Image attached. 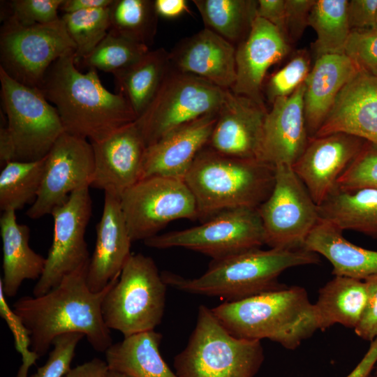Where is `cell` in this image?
Listing matches in <instances>:
<instances>
[{
	"label": "cell",
	"mask_w": 377,
	"mask_h": 377,
	"mask_svg": "<svg viewBox=\"0 0 377 377\" xmlns=\"http://www.w3.org/2000/svg\"><path fill=\"white\" fill-rule=\"evenodd\" d=\"M96 230L95 248L87 272V286L94 293L103 290L120 275L132 254L133 242L119 198L104 194L103 213Z\"/></svg>",
	"instance_id": "cell-24"
},
{
	"label": "cell",
	"mask_w": 377,
	"mask_h": 377,
	"mask_svg": "<svg viewBox=\"0 0 377 377\" xmlns=\"http://www.w3.org/2000/svg\"><path fill=\"white\" fill-rule=\"evenodd\" d=\"M0 68L11 78L37 87L58 58L75 46L60 19L54 22L22 25L10 17L1 20Z\"/></svg>",
	"instance_id": "cell-10"
},
{
	"label": "cell",
	"mask_w": 377,
	"mask_h": 377,
	"mask_svg": "<svg viewBox=\"0 0 377 377\" xmlns=\"http://www.w3.org/2000/svg\"><path fill=\"white\" fill-rule=\"evenodd\" d=\"M305 84L272 103L265 119L259 160L274 165L293 166L309 141L304 114Z\"/></svg>",
	"instance_id": "cell-20"
},
{
	"label": "cell",
	"mask_w": 377,
	"mask_h": 377,
	"mask_svg": "<svg viewBox=\"0 0 377 377\" xmlns=\"http://www.w3.org/2000/svg\"><path fill=\"white\" fill-rule=\"evenodd\" d=\"M119 201L132 242L157 235L175 220L198 219L195 198L184 180L143 178L127 189Z\"/></svg>",
	"instance_id": "cell-13"
},
{
	"label": "cell",
	"mask_w": 377,
	"mask_h": 377,
	"mask_svg": "<svg viewBox=\"0 0 377 377\" xmlns=\"http://www.w3.org/2000/svg\"><path fill=\"white\" fill-rule=\"evenodd\" d=\"M375 28H377V16H376V27Z\"/></svg>",
	"instance_id": "cell-54"
},
{
	"label": "cell",
	"mask_w": 377,
	"mask_h": 377,
	"mask_svg": "<svg viewBox=\"0 0 377 377\" xmlns=\"http://www.w3.org/2000/svg\"><path fill=\"white\" fill-rule=\"evenodd\" d=\"M319 262V255L305 249L258 248L212 260L207 271L197 278L168 272L161 276L167 286L178 290L232 302L279 289L286 286L279 282L284 271Z\"/></svg>",
	"instance_id": "cell-3"
},
{
	"label": "cell",
	"mask_w": 377,
	"mask_h": 377,
	"mask_svg": "<svg viewBox=\"0 0 377 377\" xmlns=\"http://www.w3.org/2000/svg\"><path fill=\"white\" fill-rule=\"evenodd\" d=\"M109 372L106 361L95 357L71 368L64 377H108Z\"/></svg>",
	"instance_id": "cell-47"
},
{
	"label": "cell",
	"mask_w": 377,
	"mask_h": 377,
	"mask_svg": "<svg viewBox=\"0 0 377 377\" xmlns=\"http://www.w3.org/2000/svg\"><path fill=\"white\" fill-rule=\"evenodd\" d=\"M1 98L15 149L14 161L46 156L65 132L57 109L37 87L24 85L0 68Z\"/></svg>",
	"instance_id": "cell-9"
},
{
	"label": "cell",
	"mask_w": 377,
	"mask_h": 377,
	"mask_svg": "<svg viewBox=\"0 0 377 377\" xmlns=\"http://www.w3.org/2000/svg\"><path fill=\"white\" fill-rule=\"evenodd\" d=\"M91 212L89 187L75 191L52 212V243L43 272L33 289V296L47 293L65 276L89 264L90 257L84 235Z\"/></svg>",
	"instance_id": "cell-14"
},
{
	"label": "cell",
	"mask_w": 377,
	"mask_h": 377,
	"mask_svg": "<svg viewBox=\"0 0 377 377\" xmlns=\"http://www.w3.org/2000/svg\"><path fill=\"white\" fill-rule=\"evenodd\" d=\"M84 337L81 333L72 332L55 338L47 361L31 377H64L71 369L77 344Z\"/></svg>",
	"instance_id": "cell-41"
},
{
	"label": "cell",
	"mask_w": 377,
	"mask_h": 377,
	"mask_svg": "<svg viewBox=\"0 0 377 377\" xmlns=\"http://www.w3.org/2000/svg\"><path fill=\"white\" fill-rule=\"evenodd\" d=\"M91 144L94 156L91 186L120 199L142 177L147 146L142 135L133 122Z\"/></svg>",
	"instance_id": "cell-17"
},
{
	"label": "cell",
	"mask_w": 377,
	"mask_h": 377,
	"mask_svg": "<svg viewBox=\"0 0 377 377\" xmlns=\"http://www.w3.org/2000/svg\"><path fill=\"white\" fill-rule=\"evenodd\" d=\"M366 142L343 133L309 138L293 168L318 206L336 189L339 177Z\"/></svg>",
	"instance_id": "cell-16"
},
{
	"label": "cell",
	"mask_w": 377,
	"mask_h": 377,
	"mask_svg": "<svg viewBox=\"0 0 377 377\" xmlns=\"http://www.w3.org/2000/svg\"><path fill=\"white\" fill-rule=\"evenodd\" d=\"M342 232L320 219L308 235L304 249L327 259L332 265L334 276L364 280L377 275V251L350 242Z\"/></svg>",
	"instance_id": "cell-27"
},
{
	"label": "cell",
	"mask_w": 377,
	"mask_h": 377,
	"mask_svg": "<svg viewBox=\"0 0 377 377\" xmlns=\"http://www.w3.org/2000/svg\"><path fill=\"white\" fill-rule=\"evenodd\" d=\"M108 377H129L126 375L110 371Z\"/></svg>",
	"instance_id": "cell-52"
},
{
	"label": "cell",
	"mask_w": 377,
	"mask_h": 377,
	"mask_svg": "<svg viewBox=\"0 0 377 377\" xmlns=\"http://www.w3.org/2000/svg\"><path fill=\"white\" fill-rule=\"evenodd\" d=\"M236 47L204 28L179 41L169 52L171 67L231 89L236 80Z\"/></svg>",
	"instance_id": "cell-22"
},
{
	"label": "cell",
	"mask_w": 377,
	"mask_h": 377,
	"mask_svg": "<svg viewBox=\"0 0 377 377\" xmlns=\"http://www.w3.org/2000/svg\"><path fill=\"white\" fill-rule=\"evenodd\" d=\"M348 0H315L309 26L316 34L312 47L316 57L329 54H344L350 34L347 15Z\"/></svg>",
	"instance_id": "cell-33"
},
{
	"label": "cell",
	"mask_w": 377,
	"mask_h": 377,
	"mask_svg": "<svg viewBox=\"0 0 377 377\" xmlns=\"http://www.w3.org/2000/svg\"><path fill=\"white\" fill-rule=\"evenodd\" d=\"M76 60L74 50L58 58L38 87L57 109L65 132L98 142L134 122L136 114L125 96L108 91L96 70L81 73Z\"/></svg>",
	"instance_id": "cell-2"
},
{
	"label": "cell",
	"mask_w": 377,
	"mask_h": 377,
	"mask_svg": "<svg viewBox=\"0 0 377 377\" xmlns=\"http://www.w3.org/2000/svg\"><path fill=\"white\" fill-rule=\"evenodd\" d=\"M360 70L345 54L316 58L304 84V114L309 138L315 136L340 91Z\"/></svg>",
	"instance_id": "cell-25"
},
{
	"label": "cell",
	"mask_w": 377,
	"mask_h": 377,
	"mask_svg": "<svg viewBox=\"0 0 377 377\" xmlns=\"http://www.w3.org/2000/svg\"><path fill=\"white\" fill-rule=\"evenodd\" d=\"M374 377H377V375L375 374V376Z\"/></svg>",
	"instance_id": "cell-55"
},
{
	"label": "cell",
	"mask_w": 377,
	"mask_h": 377,
	"mask_svg": "<svg viewBox=\"0 0 377 377\" xmlns=\"http://www.w3.org/2000/svg\"><path fill=\"white\" fill-rule=\"evenodd\" d=\"M315 0H286V31L288 40H299L309 26Z\"/></svg>",
	"instance_id": "cell-44"
},
{
	"label": "cell",
	"mask_w": 377,
	"mask_h": 377,
	"mask_svg": "<svg viewBox=\"0 0 377 377\" xmlns=\"http://www.w3.org/2000/svg\"><path fill=\"white\" fill-rule=\"evenodd\" d=\"M228 90L170 65L152 101L134 123L148 147L179 127L219 112Z\"/></svg>",
	"instance_id": "cell-8"
},
{
	"label": "cell",
	"mask_w": 377,
	"mask_h": 377,
	"mask_svg": "<svg viewBox=\"0 0 377 377\" xmlns=\"http://www.w3.org/2000/svg\"><path fill=\"white\" fill-rule=\"evenodd\" d=\"M374 369H375V374L377 375V363H376Z\"/></svg>",
	"instance_id": "cell-53"
},
{
	"label": "cell",
	"mask_w": 377,
	"mask_h": 377,
	"mask_svg": "<svg viewBox=\"0 0 377 377\" xmlns=\"http://www.w3.org/2000/svg\"><path fill=\"white\" fill-rule=\"evenodd\" d=\"M377 363V338L370 346L353 370L346 377H369Z\"/></svg>",
	"instance_id": "cell-48"
},
{
	"label": "cell",
	"mask_w": 377,
	"mask_h": 377,
	"mask_svg": "<svg viewBox=\"0 0 377 377\" xmlns=\"http://www.w3.org/2000/svg\"><path fill=\"white\" fill-rule=\"evenodd\" d=\"M275 179L268 198L257 208L270 248L304 249L320 218L318 205L293 166L275 167Z\"/></svg>",
	"instance_id": "cell-12"
},
{
	"label": "cell",
	"mask_w": 377,
	"mask_h": 377,
	"mask_svg": "<svg viewBox=\"0 0 377 377\" xmlns=\"http://www.w3.org/2000/svg\"><path fill=\"white\" fill-rule=\"evenodd\" d=\"M110 7L64 13L61 16L75 44L77 59L89 55L107 35L110 29Z\"/></svg>",
	"instance_id": "cell-37"
},
{
	"label": "cell",
	"mask_w": 377,
	"mask_h": 377,
	"mask_svg": "<svg viewBox=\"0 0 377 377\" xmlns=\"http://www.w3.org/2000/svg\"><path fill=\"white\" fill-rule=\"evenodd\" d=\"M154 6L158 17L175 18L188 10L186 0H154Z\"/></svg>",
	"instance_id": "cell-49"
},
{
	"label": "cell",
	"mask_w": 377,
	"mask_h": 377,
	"mask_svg": "<svg viewBox=\"0 0 377 377\" xmlns=\"http://www.w3.org/2000/svg\"><path fill=\"white\" fill-rule=\"evenodd\" d=\"M275 169L261 160L226 156L206 146L184 179L195 198L198 219L205 221L231 209H257L272 191Z\"/></svg>",
	"instance_id": "cell-5"
},
{
	"label": "cell",
	"mask_w": 377,
	"mask_h": 377,
	"mask_svg": "<svg viewBox=\"0 0 377 377\" xmlns=\"http://www.w3.org/2000/svg\"><path fill=\"white\" fill-rule=\"evenodd\" d=\"M64 0H12L3 1L1 20L10 17L18 23L31 26L54 22L60 19L58 10Z\"/></svg>",
	"instance_id": "cell-39"
},
{
	"label": "cell",
	"mask_w": 377,
	"mask_h": 377,
	"mask_svg": "<svg viewBox=\"0 0 377 377\" xmlns=\"http://www.w3.org/2000/svg\"><path fill=\"white\" fill-rule=\"evenodd\" d=\"M320 218L339 230L377 239V188L336 189L318 206Z\"/></svg>",
	"instance_id": "cell-30"
},
{
	"label": "cell",
	"mask_w": 377,
	"mask_h": 377,
	"mask_svg": "<svg viewBox=\"0 0 377 377\" xmlns=\"http://www.w3.org/2000/svg\"><path fill=\"white\" fill-rule=\"evenodd\" d=\"M167 286L151 257L132 253L103 300L106 326L124 337L154 330L163 316Z\"/></svg>",
	"instance_id": "cell-7"
},
{
	"label": "cell",
	"mask_w": 377,
	"mask_h": 377,
	"mask_svg": "<svg viewBox=\"0 0 377 377\" xmlns=\"http://www.w3.org/2000/svg\"><path fill=\"white\" fill-rule=\"evenodd\" d=\"M114 0H64L59 10L64 13L110 7Z\"/></svg>",
	"instance_id": "cell-51"
},
{
	"label": "cell",
	"mask_w": 377,
	"mask_h": 377,
	"mask_svg": "<svg viewBox=\"0 0 377 377\" xmlns=\"http://www.w3.org/2000/svg\"><path fill=\"white\" fill-rule=\"evenodd\" d=\"M162 338L160 332L151 330L112 343L105 352L109 370L129 377H179L161 355Z\"/></svg>",
	"instance_id": "cell-28"
},
{
	"label": "cell",
	"mask_w": 377,
	"mask_h": 377,
	"mask_svg": "<svg viewBox=\"0 0 377 377\" xmlns=\"http://www.w3.org/2000/svg\"><path fill=\"white\" fill-rule=\"evenodd\" d=\"M344 54L361 71L377 76V28L351 30Z\"/></svg>",
	"instance_id": "cell-42"
},
{
	"label": "cell",
	"mask_w": 377,
	"mask_h": 377,
	"mask_svg": "<svg viewBox=\"0 0 377 377\" xmlns=\"http://www.w3.org/2000/svg\"><path fill=\"white\" fill-rule=\"evenodd\" d=\"M88 265L65 276L47 293L24 296L13 304V313L23 327L31 353L37 359L47 354L55 338L67 333L84 334L98 353H105L113 343L101 306L119 276L103 290L92 292L87 283Z\"/></svg>",
	"instance_id": "cell-1"
},
{
	"label": "cell",
	"mask_w": 377,
	"mask_h": 377,
	"mask_svg": "<svg viewBox=\"0 0 377 377\" xmlns=\"http://www.w3.org/2000/svg\"><path fill=\"white\" fill-rule=\"evenodd\" d=\"M205 28L238 45L249 34L256 17L257 1L193 0Z\"/></svg>",
	"instance_id": "cell-32"
},
{
	"label": "cell",
	"mask_w": 377,
	"mask_h": 377,
	"mask_svg": "<svg viewBox=\"0 0 377 377\" xmlns=\"http://www.w3.org/2000/svg\"><path fill=\"white\" fill-rule=\"evenodd\" d=\"M212 311L233 336L248 340L267 339L295 350L318 330L306 290L286 286L232 302Z\"/></svg>",
	"instance_id": "cell-4"
},
{
	"label": "cell",
	"mask_w": 377,
	"mask_h": 377,
	"mask_svg": "<svg viewBox=\"0 0 377 377\" xmlns=\"http://www.w3.org/2000/svg\"><path fill=\"white\" fill-rule=\"evenodd\" d=\"M151 248L182 247L220 259L265 244L263 226L257 209H227L200 225L154 236L144 241Z\"/></svg>",
	"instance_id": "cell-11"
},
{
	"label": "cell",
	"mask_w": 377,
	"mask_h": 377,
	"mask_svg": "<svg viewBox=\"0 0 377 377\" xmlns=\"http://www.w3.org/2000/svg\"><path fill=\"white\" fill-rule=\"evenodd\" d=\"M170 68L169 52L158 48L113 75L118 93L128 100L137 118L152 101Z\"/></svg>",
	"instance_id": "cell-31"
},
{
	"label": "cell",
	"mask_w": 377,
	"mask_h": 377,
	"mask_svg": "<svg viewBox=\"0 0 377 377\" xmlns=\"http://www.w3.org/2000/svg\"><path fill=\"white\" fill-rule=\"evenodd\" d=\"M347 15L350 30L375 28L377 0L348 1Z\"/></svg>",
	"instance_id": "cell-45"
},
{
	"label": "cell",
	"mask_w": 377,
	"mask_h": 377,
	"mask_svg": "<svg viewBox=\"0 0 377 377\" xmlns=\"http://www.w3.org/2000/svg\"><path fill=\"white\" fill-rule=\"evenodd\" d=\"M217 117L218 112L205 115L147 147L142 179L157 176L184 181L195 158L207 145Z\"/></svg>",
	"instance_id": "cell-21"
},
{
	"label": "cell",
	"mask_w": 377,
	"mask_h": 377,
	"mask_svg": "<svg viewBox=\"0 0 377 377\" xmlns=\"http://www.w3.org/2000/svg\"><path fill=\"white\" fill-rule=\"evenodd\" d=\"M15 212H3L0 218L3 252L0 287L7 297H15L24 281L38 280L46 262V258L29 246L30 229L17 223Z\"/></svg>",
	"instance_id": "cell-26"
},
{
	"label": "cell",
	"mask_w": 377,
	"mask_h": 377,
	"mask_svg": "<svg viewBox=\"0 0 377 377\" xmlns=\"http://www.w3.org/2000/svg\"><path fill=\"white\" fill-rule=\"evenodd\" d=\"M364 280L334 276L319 289L313 304L318 329L322 331L336 324L355 329L367 301Z\"/></svg>",
	"instance_id": "cell-29"
},
{
	"label": "cell",
	"mask_w": 377,
	"mask_h": 377,
	"mask_svg": "<svg viewBox=\"0 0 377 377\" xmlns=\"http://www.w3.org/2000/svg\"><path fill=\"white\" fill-rule=\"evenodd\" d=\"M364 187L377 188V146L368 142L337 185V188L346 191Z\"/></svg>",
	"instance_id": "cell-40"
},
{
	"label": "cell",
	"mask_w": 377,
	"mask_h": 377,
	"mask_svg": "<svg viewBox=\"0 0 377 377\" xmlns=\"http://www.w3.org/2000/svg\"><path fill=\"white\" fill-rule=\"evenodd\" d=\"M0 126V164L3 167L6 163L15 159V149L12 138L8 132L6 119L1 111Z\"/></svg>",
	"instance_id": "cell-50"
},
{
	"label": "cell",
	"mask_w": 377,
	"mask_h": 377,
	"mask_svg": "<svg viewBox=\"0 0 377 377\" xmlns=\"http://www.w3.org/2000/svg\"><path fill=\"white\" fill-rule=\"evenodd\" d=\"M45 157L35 161H12L0 173V209H21L34 202L39 192Z\"/></svg>",
	"instance_id": "cell-34"
},
{
	"label": "cell",
	"mask_w": 377,
	"mask_h": 377,
	"mask_svg": "<svg viewBox=\"0 0 377 377\" xmlns=\"http://www.w3.org/2000/svg\"><path fill=\"white\" fill-rule=\"evenodd\" d=\"M267 111L228 89L207 146L226 156L259 159Z\"/></svg>",
	"instance_id": "cell-19"
},
{
	"label": "cell",
	"mask_w": 377,
	"mask_h": 377,
	"mask_svg": "<svg viewBox=\"0 0 377 377\" xmlns=\"http://www.w3.org/2000/svg\"><path fill=\"white\" fill-rule=\"evenodd\" d=\"M260 341L231 334L205 305L198 307L195 326L174 358L179 377H254L264 361Z\"/></svg>",
	"instance_id": "cell-6"
},
{
	"label": "cell",
	"mask_w": 377,
	"mask_h": 377,
	"mask_svg": "<svg viewBox=\"0 0 377 377\" xmlns=\"http://www.w3.org/2000/svg\"><path fill=\"white\" fill-rule=\"evenodd\" d=\"M367 288V301L355 334L364 341L371 342L377 338V275L364 280Z\"/></svg>",
	"instance_id": "cell-43"
},
{
	"label": "cell",
	"mask_w": 377,
	"mask_h": 377,
	"mask_svg": "<svg viewBox=\"0 0 377 377\" xmlns=\"http://www.w3.org/2000/svg\"><path fill=\"white\" fill-rule=\"evenodd\" d=\"M290 50L288 40L273 24L259 17L236 47V80L231 91L265 107L262 85L268 69Z\"/></svg>",
	"instance_id": "cell-18"
},
{
	"label": "cell",
	"mask_w": 377,
	"mask_h": 377,
	"mask_svg": "<svg viewBox=\"0 0 377 377\" xmlns=\"http://www.w3.org/2000/svg\"><path fill=\"white\" fill-rule=\"evenodd\" d=\"M158 18L152 0H114L110 7V29L148 47L154 42Z\"/></svg>",
	"instance_id": "cell-35"
},
{
	"label": "cell",
	"mask_w": 377,
	"mask_h": 377,
	"mask_svg": "<svg viewBox=\"0 0 377 377\" xmlns=\"http://www.w3.org/2000/svg\"><path fill=\"white\" fill-rule=\"evenodd\" d=\"M311 71V60L306 50H300L281 68L271 75L266 94L272 103L293 94L304 83Z\"/></svg>",
	"instance_id": "cell-38"
},
{
	"label": "cell",
	"mask_w": 377,
	"mask_h": 377,
	"mask_svg": "<svg viewBox=\"0 0 377 377\" xmlns=\"http://www.w3.org/2000/svg\"><path fill=\"white\" fill-rule=\"evenodd\" d=\"M148 51V47L110 29L101 42L82 61L89 69L114 75L133 65Z\"/></svg>",
	"instance_id": "cell-36"
},
{
	"label": "cell",
	"mask_w": 377,
	"mask_h": 377,
	"mask_svg": "<svg viewBox=\"0 0 377 377\" xmlns=\"http://www.w3.org/2000/svg\"><path fill=\"white\" fill-rule=\"evenodd\" d=\"M256 17L273 24L288 40L286 31V0L257 1Z\"/></svg>",
	"instance_id": "cell-46"
},
{
	"label": "cell",
	"mask_w": 377,
	"mask_h": 377,
	"mask_svg": "<svg viewBox=\"0 0 377 377\" xmlns=\"http://www.w3.org/2000/svg\"><path fill=\"white\" fill-rule=\"evenodd\" d=\"M337 133L377 146V76L360 71L346 83L313 137Z\"/></svg>",
	"instance_id": "cell-23"
},
{
	"label": "cell",
	"mask_w": 377,
	"mask_h": 377,
	"mask_svg": "<svg viewBox=\"0 0 377 377\" xmlns=\"http://www.w3.org/2000/svg\"><path fill=\"white\" fill-rule=\"evenodd\" d=\"M94 172L91 142L64 132L45 156L40 188L27 216L36 219L51 214L73 192L91 186Z\"/></svg>",
	"instance_id": "cell-15"
}]
</instances>
